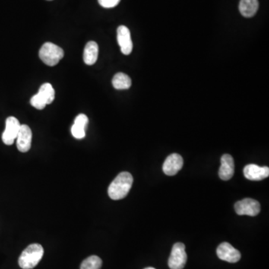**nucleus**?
Wrapping results in <instances>:
<instances>
[{
  "label": "nucleus",
  "mask_w": 269,
  "mask_h": 269,
  "mask_svg": "<svg viewBox=\"0 0 269 269\" xmlns=\"http://www.w3.org/2000/svg\"><path fill=\"white\" fill-rule=\"evenodd\" d=\"M154 269V268H153V267H148V268H146V269Z\"/></svg>",
  "instance_id": "22"
},
{
  "label": "nucleus",
  "mask_w": 269,
  "mask_h": 269,
  "mask_svg": "<svg viewBox=\"0 0 269 269\" xmlns=\"http://www.w3.org/2000/svg\"><path fill=\"white\" fill-rule=\"evenodd\" d=\"M44 253L43 247L40 244L29 245L19 258V266L23 269H34L42 260Z\"/></svg>",
  "instance_id": "2"
},
{
  "label": "nucleus",
  "mask_w": 269,
  "mask_h": 269,
  "mask_svg": "<svg viewBox=\"0 0 269 269\" xmlns=\"http://www.w3.org/2000/svg\"><path fill=\"white\" fill-rule=\"evenodd\" d=\"M39 93L43 96L47 105L51 104L55 99V90L52 85L49 83L42 85L39 89Z\"/></svg>",
  "instance_id": "16"
},
{
  "label": "nucleus",
  "mask_w": 269,
  "mask_h": 269,
  "mask_svg": "<svg viewBox=\"0 0 269 269\" xmlns=\"http://www.w3.org/2000/svg\"><path fill=\"white\" fill-rule=\"evenodd\" d=\"M133 183V178L129 172H122L112 181L108 189L109 197L112 200L124 199L130 192Z\"/></svg>",
  "instance_id": "1"
},
{
  "label": "nucleus",
  "mask_w": 269,
  "mask_h": 269,
  "mask_svg": "<svg viewBox=\"0 0 269 269\" xmlns=\"http://www.w3.org/2000/svg\"><path fill=\"white\" fill-rule=\"evenodd\" d=\"M132 80L124 73H118L112 79V86L118 90H126L131 87Z\"/></svg>",
  "instance_id": "15"
},
{
  "label": "nucleus",
  "mask_w": 269,
  "mask_h": 269,
  "mask_svg": "<svg viewBox=\"0 0 269 269\" xmlns=\"http://www.w3.org/2000/svg\"><path fill=\"white\" fill-rule=\"evenodd\" d=\"M187 262V254L184 244L178 242L172 248L168 266L171 269H182L185 267Z\"/></svg>",
  "instance_id": "4"
},
{
  "label": "nucleus",
  "mask_w": 269,
  "mask_h": 269,
  "mask_svg": "<svg viewBox=\"0 0 269 269\" xmlns=\"http://www.w3.org/2000/svg\"><path fill=\"white\" fill-rule=\"evenodd\" d=\"M183 166V159L178 153H173L167 157L163 164L164 173L168 176H175Z\"/></svg>",
  "instance_id": "8"
},
{
  "label": "nucleus",
  "mask_w": 269,
  "mask_h": 269,
  "mask_svg": "<svg viewBox=\"0 0 269 269\" xmlns=\"http://www.w3.org/2000/svg\"><path fill=\"white\" fill-rule=\"evenodd\" d=\"M239 11L245 17H252L258 11V0H240Z\"/></svg>",
  "instance_id": "14"
},
{
  "label": "nucleus",
  "mask_w": 269,
  "mask_h": 269,
  "mask_svg": "<svg viewBox=\"0 0 269 269\" xmlns=\"http://www.w3.org/2000/svg\"><path fill=\"white\" fill-rule=\"evenodd\" d=\"M32 133L29 126L23 124L20 126L17 137V147L19 151L26 153L32 146Z\"/></svg>",
  "instance_id": "11"
},
{
  "label": "nucleus",
  "mask_w": 269,
  "mask_h": 269,
  "mask_svg": "<svg viewBox=\"0 0 269 269\" xmlns=\"http://www.w3.org/2000/svg\"><path fill=\"white\" fill-rule=\"evenodd\" d=\"M49 1H51V0H49Z\"/></svg>",
  "instance_id": "23"
},
{
  "label": "nucleus",
  "mask_w": 269,
  "mask_h": 269,
  "mask_svg": "<svg viewBox=\"0 0 269 269\" xmlns=\"http://www.w3.org/2000/svg\"><path fill=\"white\" fill-rule=\"evenodd\" d=\"M71 133L77 139H83L86 136V129L74 124L71 127Z\"/></svg>",
  "instance_id": "19"
},
{
  "label": "nucleus",
  "mask_w": 269,
  "mask_h": 269,
  "mask_svg": "<svg viewBox=\"0 0 269 269\" xmlns=\"http://www.w3.org/2000/svg\"><path fill=\"white\" fill-rule=\"evenodd\" d=\"M102 260L97 256H90L82 263L80 269H100Z\"/></svg>",
  "instance_id": "17"
},
{
  "label": "nucleus",
  "mask_w": 269,
  "mask_h": 269,
  "mask_svg": "<svg viewBox=\"0 0 269 269\" xmlns=\"http://www.w3.org/2000/svg\"><path fill=\"white\" fill-rule=\"evenodd\" d=\"M117 39L122 53L130 55L133 48L130 29L127 26H120L117 30Z\"/></svg>",
  "instance_id": "9"
},
{
  "label": "nucleus",
  "mask_w": 269,
  "mask_h": 269,
  "mask_svg": "<svg viewBox=\"0 0 269 269\" xmlns=\"http://www.w3.org/2000/svg\"><path fill=\"white\" fill-rule=\"evenodd\" d=\"M99 53V47L95 42H89L85 46L83 60L88 65H93L96 63Z\"/></svg>",
  "instance_id": "13"
},
{
  "label": "nucleus",
  "mask_w": 269,
  "mask_h": 269,
  "mask_svg": "<svg viewBox=\"0 0 269 269\" xmlns=\"http://www.w3.org/2000/svg\"><path fill=\"white\" fill-rule=\"evenodd\" d=\"M64 55V50L60 46L50 42L45 43L39 51V57L42 61L50 67L58 64Z\"/></svg>",
  "instance_id": "3"
},
{
  "label": "nucleus",
  "mask_w": 269,
  "mask_h": 269,
  "mask_svg": "<svg viewBox=\"0 0 269 269\" xmlns=\"http://www.w3.org/2000/svg\"><path fill=\"white\" fill-rule=\"evenodd\" d=\"M217 256L220 260L230 263L239 262L241 253L228 242H223L217 248Z\"/></svg>",
  "instance_id": "7"
},
{
  "label": "nucleus",
  "mask_w": 269,
  "mask_h": 269,
  "mask_svg": "<svg viewBox=\"0 0 269 269\" xmlns=\"http://www.w3.org/2000/svg\"><path fill=\"white\" fill-rule=\"evenodd\" d=\"M121 0H98L99 5L103 8H111L117 6Z\"/></svg>",
  "instance_id": "21"
},
{
  "label": "nucleus",
  "mask_w": 269,
  "mask_h": 269,
  "mask_svg": "<svg viewBox=\"0 0 269 269\" xmlns=\"http://www.w3.org/2000/svg\"><path fill=\"white\" fill-rule=\"evenodd\" d=\"M31 105H32L33 107L36 108V109H39V110H42V109H45L46 107V103L45 99H44L43 96L40 94V93H38L37 94L34 95L32 96V99L30 101Z\"/></svg>",
  "instance_id": "18"
},
{
  "label": "nucleus",
  "mask_w": 269,
  "mask_h": 269,
  "mask_svg": "<svg viewBox=\"0 0 269 269\" xmlns=\"http://www.w3.org/2000/svg\"><path fill=\"white\" fill-rule=\"evenodd\" d=\"M244 175L246 179L260 181L269 178V167H260L255 164H250L244 168Z\"/></svg>",
  "instance_id": "10"
},
{
  "label": "nucleus",
  "mask_w": 269,
  "mask_h": 269,
  "mask_svg": "<svg viewBox=\"0 0 269 269\" xmlns=\"http://www.w3.org/2000/svg\"><path fill=\"white\" fill-rule=\"evenodd\" d=\"M20 124L18 120L14 117H9L5 121V130L2 133V141L6 145H11L14 144V140L17 138Z\"/></svg>",
  "instance_id": "6"
},
{
  "label": "nucleus",
  "mask_w": 269,
  "mask_h": 269,
  "mask_svg": "<svg viewBox=\"0 0 269 269\" xmlns=\"http://www.w3.org/2000/svg\"><path fill=\"white\" fill-rule=\"evenodd\" d=\"M261 210L260 204L257 200L245 198L236 202L235 211L239 216H257Z\"/></svg>",
  "instance_id": "5"
},
{
  "label": "nucleus",
  "mask_w": 269,
  "mask_h": 269,
  "mask_svg": "<svg viewBox=\"0 0 269 269\" xmlns=\"http://www.w3.org/2000/svg\"><path fill=\"white\" fill-rule=\"evenodd\" d=\"M235 172V165L232 156L224 154L221 159V167L219 175L222 180H229L232 178Z\"/></svg>",
  "instance_id": "12"
},
{
  "label": "nucleus",
  "mask_w": 269,
  "mask_h": 269,
  "mask_svg": "<svg viewBox=\"0 0 269 269\" xmlns=\"http://www.w3.org/2000/svg\"><path fill=\"white\" fill-rule=\"evenodd\" d=\"M74 124H77V125L80 126V127H83V128L86 130V127L89 124V118L84 114H80L75 118Z\"/></svg>",
  "instance_id": "20"
}]
</instances>
